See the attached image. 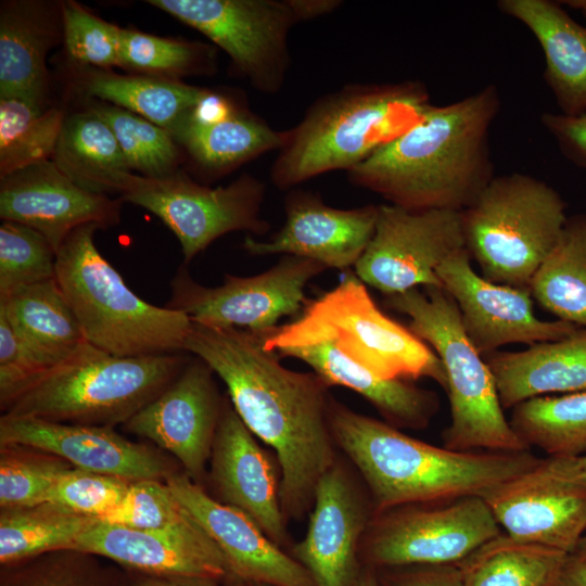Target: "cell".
<instances>
[{
	"instance_id": "d6986e66",
	"label": "cell",
	"mask_w": 586,
	"mask_h": 586,
	"mask_svg": "<svg viewBox=\"0 0 586 586\" xmlns=\"http://www.w3.org/2000/svg\"><path fill=\"white\" fill-rule=\"evenodd\" d=\"M71 550L110 559L139 574L233 579L218 547L189 513L157 530H136L98 520Z\"/></svg>"
},
{
	"instance_id": "5b68a950",
	"label": "cell",
	"mask_w": 586,
	"mask_h": 586,
	"mask_svg": "<svg viewBox=\"0 0 586 586\" xmlns=\"http://www.w3.org/2000/svg\"><path fill=\"white\" fill-rule=\"evenodd\" d=\"M97 225L75 229L56 253L55 279L90 345L117 357L186 353L192 321L139 297L98 251Z\"/></svg>"
},
{
	"instance_id": "f907efd6",
	"label": "cell",
	"mask_w": 586,
	"mask_h": 586,
	"mask_svg": "<svg viewBox=\"0 0 586 586\" xmlns=\"http://www.w3.org/2000/svg\"><path fill=\"white\" fill-rule=\"evenodd\" d=\"M558 586H586V550L568 556Z\"/></svg>"
},
{
	"instance_id": "603a6c76",
	"label": "cell",
	"mask_w": 586,
	"mask_h": 586,
	"mask_svg": "<svg viewBox=\"0 0 586 586\" xmlns=\"http://www.w3.org/2000/svg\"><path fill=\"white\" fill-rule=\"evenodd\" d=\"M119 214V200L79 187L50 160L0 177L1 220L34 228L56 253L75 229L116 225Z\"/></svg>"
},
{
	"instance_id": "cb8c5ba5",
	"label": "cell",
	"mask_w": 586,
	"mask_h": 586,
	"mask_svg": "<svg viewBox=\"0 0 586 586\" xmlns=\"http://www.w3.org/2000/svg\"><path fill=\"white\" fill-rule=\"evenodd\" d=\"M209 477L220 502L250 517L282 547L289 540L272 461L225 397L209 458Z\"/></svg>"
},
{
	"instance_id": "8d00e7d4",
	"label": "cell",
	"mask_w": 586,
	"mask_h": 586,
	"mask_svg": "<svg viewBox=\"0 0 586 586\" xmlns=\"http://www.w3.org/2000/svg\"><path fill=\"white\" fill-rule=\"evenodd\" d=\"M64 120L43 102L0 99V177L52 157Z\"/></svg>"
},
{
	"instance_id": "bcb514c9",
	"label": "cell",
	"mask_w": 586,
	"mask_h": 586,
	"mask_svg": "<svg viewBox=\"0 0 586 586\" xmlns=\"http://www.w3.org/2000/svg\"><path fill=\"white\" fill-rule=\"evenodd\" d=\"M47 367L21 340L8 319L0 314V406L8 405L27 386L44 374Z\"/></svg>"
},
{
	"instance_id": "7a4b0ae2",
	"label": "cell",
	"mask_w": 586,
	"mask_h": 586,
	"mask_svg": "<svg viewBox=\"0 0 586 586\" xmlns=\"http://www.w3.org/2000/svg\"><path fill=\"white\" fill-rule=\"evenodd\" d=\"M495 85L433 105L407 131L347 171L349 181L408 211L461 212L494 178L489 130Z\"/></svg>"
},
{
	"instance_id": "11a10c76",
	"label": "cell",
	"mask_w": 586,
	"mask_h": 586,
	"mask_svg": "<svg viewBox=\"0 0 586 586\" xmlns=\"http://www.w3.org/2000/svg\"><path fill=\"white\" fill-rule=\"evenodd\" d=\"M581 460L583 462V466L584 468L586 469V455L584 456H581ZM586 550V534L584 535V537L582 538L581 543H579V546L577 548V550Z\"/></svg>"
},
{
	"instance_id": "f6af8a7d",
	"label": "cell",
	"mask_w": 586,
	"mask_h": 586,
	"mask_svg": "<svg viewBox=\"0 0 586 586\" xmlns=\"http://www.w3.org/2000/svg\"><path fill=\"white\" fill-rule=\"evenodd\" d=\"M188 517L164 481L140 480L130 483L120 504L100 521L136 530H157Z\"/></svg>"
},
{
	"instance_id": "484cf974",
	"label": "cell",
	"mask_w": 586,
	"mask_h": 586,
	"mask_svg": "<svg viewBox=\"0 0 586 586\" xmlns=\"http://www.w3.org/2000/svg\"><path fill=\"white\" fill-rule=\"evenodd\" d=\"M497 7L525 25L538 41L545 58L544 78L560 113H585L586 26L550 0H500Z\"/></svg>"
},
{
	"instance_id": "d590c367",
	"label": "cell",
	"mask_w": 586,
	"mask_h": 586,
	"mask_svg": "<svg viewBox=\"0 0 586 586\" xmlns=\"http://www.w3.org/2000/svg\"><path fill=\"white\" fill-rule=\"evenodd\" d=\"M509 422L530 448L555 457L586 455V391L523 400Z\"/></svg>"
},
{
	"instance_id": "e575fe53",
	"label": "cell",
	"mask_w": 586,
	"mask_h": 586,
	"mask_svg": "<svg viewBox=\"0 0 586 586\" xmlns=\"http://www.w3.org/2000/svg\"><path fill=\"white\" fill-rule=\"evenodd\" d=\"M86 91L173 135L209 90L161 77L97 73L88 78Z\"/></svg>"
},
{
	"instance_id": "7bdbcfd3",
	"label": "cell",
	"mask_w": 586,
	"mask_h": 586,
	"mask_svg": "<svg viewBox=\"0 0 586 586\" xmlns=\"http://www.w3.org/2000/svg\"><path fill=\"white\" fill-rule=\"evenodd\" d=\"M61 14L65 48L74 61L99 67L120 66L119 27L74 1L64 2Z\"/></svg>"
},
{
	"instance_id": "d6a6232c",
	"label": "cell",
	"mask_w": 586,
	"mask_h": 586,
	"mask_svg": "<svg viewBox=\"0 0 586 586\" xmlns=\"http://www.w3.org/2000/svg\"><path fill=\"white\" fill-rule=\"evenodd\" d=\"M569 555L501 533L459 563L462 586H558Z\"/></svg>"
},
{
	"instance_id": "ffe728a7",
	"label": "cell",
	"mask_w": 586,
	"mask_h": 586,
	"mask_svg": "<svg viewBox=\"0 0 586 586\" xmlns=\"http://www.w3.org/2000/svg\"><path fill=\"white\" fill-rule=\"evenodd\" d=\"M165 482L218 547L233 579L247 586H316L308 571L245 513L213 498L186 473L175 472Z\"/></svg>"
},
{
	"instance_id": "52a82bcc",
	"label": "cell",
	"mask_w": 586,
	"mask_h": 586,
	"mask_svg": "<svg viewBox=\"0 0 586 586\" xmlns=\"http://www.w3.org/2000/svg\"><path fill=\"white\" fill-rule=\"evenodd\" d=\"M186 353L117 357L85 343L47 371L3 413L54 422L111 426L126 423L183 369Z\"/></svg>"
},
{
	"instance_id": "ba28073f",
	"label": "cell",
	"mask_w": 586,
	"mask_h": 586,
	"mask_svg": "<svg viewBox=\"0 0 586 586\" xmlns=\"http://www.w3.org/2000/svg\"><path fill=\"white\" fill-rule=\"evenodd\" d=\"M461 215L464 249L481 276L528 290L568 219L561 194L521 173L494 176Z\"/></svg>"
},
{
	"instance_id": "74e56055",
	"label": "cell",
	"mask_w": 586,
	"mask_h": 586,
	"mask_svg": "<svg viewBox=\"0 0 586 586\" xmlns=\"http://www.w3.org/2000/svg\"><path fill=\"white\" fill-rule=\"evenodd\" d=\"M90 110L112 129L131 170L152 178L175 173L178 150L166 129L113 104H97Z\"/></svg>"
},
{
	"instance_id": "1f68e13d",
	"label": "cell",
	"mask_w": 586,
	"mask_h": 586,
	"mask_svg": "<svg viewBox=\"0 0 586 586\" xmlns=\"http://www.w3.org/2000/svg\"><path fill=\"white\" fill-rule=\"evenodd\" d=\"M530 292L558 320L586 329V213L568 216Z\"/></svg>"
},
{
	"instance_id": "f1b7e54d",
	"label": "cell",
	"mask_w": 586,
	"mask_h": 586,
	"mask_svg": "<svg viewBox=\"0 0 586 586\" xmlns=\"http://www.w3.org/2000/svg\"><path fill=\"white\" fill-rule=\"evenodd\" d=\"M192 158L208 171L224 173L267 152L279 150L285 131L232 105L206 119L190 114L173 132Z\"/></svg>"
},
{
	"instance_id": "8992f818",
	"label": "cell",
	"mask_w": 586,
	"mask_h": 586,
	"mask_svg": "<svg viewBox=\"0 0 586 586\" xmlns=\"http://www.w3.org/2000/svg\"><path fill=\"white\" fill-rule=\"evenodd\" d=\"M383 304L409 318L407 327L444 366L450 410V422L442 433L445 448L531 450L506 418L491 369L467 339L458 307L444 288H415L384 296Z\"/></svg>"
},
{
	"instance_id": "ee69618b",
	"label": "cell",
	"mask_w": 586,
	"mask_h": 586,
	"mask_svg": "<svg viewBox=\"0 0 586 586\" xmlns=\"http://www.w3.org/2000/svg\"><path fill=\"white\" fill-rule=\"evenodd\" d=\"M131 482L71 467L59 476L47 501L100 520L120 504Z\"/></svg>"
},
{
	"instance_id": "7dc6e473",
	"label": "cell",
	"mask_w": 586,
	"mask_h": 586,
	"mask_svg": "<svg viewBox=\"0 0 586 586\" xmlns=\"http://www.w3.org/2000/svg\"><path fill=\"white\" fill-rule=\"evenodd\" d=\"M375 572L379 586H462L459 563L406 565Z\"/></svg>"
},
{
	"instance_id": "8fae6325",
	"label": "cell",
	"mask_w": 586,
	"mask_h": 586,
	"mask_svg": "<svg viewBox=\"0 0 586 586\" xmlns=\"http://www.w3.org/2000/svg\"><path fill=\"white\" fill-rule=\"evenodd\" d=\"M122 200L157 216L178 239L184 264L219 237L234 231L264 235L270 224L260 216L265 187L249 174L211 188L174 173L164 177L130 174Z\"/></svg>"
},
{
	"instance_id": "ac0fdd59",
	"label": "cell",
	"mask_w": 586,
	"mask_h": 586,
	"mask_svg": "<svg viewBox=\"0 0 586 586\" xmlns=\"http://www.w3.org/2000/svg\"><path fill=\"white\" fill-rule=\"evenodd\" d=\"M212 368L189 358L180 373L124 429L170 453L194 482L204 476L224 399Z\"/></svg>"
},
{
	"instance_id": "5bb4252c",
	"label": "cell",
	"mask_w": 586,
	"mask_h": 586,
	"mask_svg": "<svg viewBox=\"0 0 586 586\" xmlns=\"http://www.w3.org/2000/svg\"><path fill=\"white\" fill-rule=\"evenodd\" d=\"M481 497L514 540L572 553L586 534V469L581 457L539 459Z\"/></svg>"
},
{
	"instance_id": "ab89813d",
	"label": "cell",
	"mask_w": 586,
	"mask_h": 586,
	"mask_svg": "<svg viewBox=\"0 0 586 586\" xmlns=\"http://www.w3.org/2000/svg\"><path fill=\"white\" fill-rule=\"evenodd\" d=\"M56 251L34 228L16 221L0 225V297L18 288L55 279Z\"/></svg>"
},
{
	"instance_id": "d4e9b609",
	"label": "cell",
	"mask_w": 586,
	"mask_h": 586,
	"mask_svg": "<svg viewBox=\"0 0 586 586\" xmlns=\"http://www.w3.org/2000/svg\"><path fill=\"white\" fill-rule=\"evenodd\" d=\"M266 349L308 365L330 387L349 388L368 400L383 421L403 430H423L440 409L438 395L405 379H382L337 351L329 341L293 336L277 327L262 332Z\"/></svg>"
},
{
	"instance_id": "4fadbf2b",
	"label": "cell",
	"mask_w": 586,
	"mask_h": 586,
	"mask_svg": "<svg viewBox=\"0 0 586 586\" xmlns=\"http://www.w3.org/2000/svg\"><path fill=\"white\" fill-rule=\"evenodd\" d=\"M221 48L254 88L277 93L290 66L289 0H149Z\"/></svg>"
},
{
	"instance_id": "3957f363",
	"label": "cell",
	"mask_w": 586,
	"mask_h": 586,
	"mask_svg": "<svg viewBox=\"0 0 586 586\" xmlns=\"http://www.w3.org/2000/svg\"><path fill=\"white\" fill-rule=\"evenodd\" d=\"M335 446L365 485L374 513L395 507L482 496L540 458L524 451H457L411 437L331 397Z\"/></svg>"
},
{
	"instance_id": "2e32d148",
	"label": "cell",
	"mask_w": 586,
	"mask_h": 586,
	"mask_svg": "<svg viewBox=\"0 0 586 586\" xmlns=\"http://www.w3.org/2000/svg\"><path fill=\"white\" fill-rule=\"evenodd\" d=\"M373 515L361 480L337 457L316 486L306 534L291 556L316 586H356L362 570L360 545Z\"/></svg>"
},
{
	"instance_id": "44dd1931",
	"label": "cell",
	"mask_w": 586,
	"mask_h": 586,
	"mask_svg": "<svg viewBox=\"0 0 586 586\" xmlns=\"http://www.w3.org/2000/svg\"><path fill=\"white\" fill-rule=\"evenodd\" d=\"M0 444L33 447L58 456L74 468L129 481H165L175 473L158 451L127 440L111 426L2 413Z\"/></svg>"
},
{
	"instance_id": "277c9868",
	"label": "cell",
	"mask_w": 586,
	"mask_h": 586,
	"mask_svg": "<svg viewBox=\"0 0 586 586\" xmlns=\"http://www.w3.org/2000/svg\"><path fill=\"white\" fill-rule=\"evenodd\" d=\"M432 106L420 81L349 84L316 100L285 130L270 168L280 190L333 170H351L415 126Z\"/></svg>"
},
{
	"instance_id": "f5cc1de1",
	"label": "cell",
	"mask_w": 586,
	"mask_h": 586,
	"mask_svg": "<svg viewBox=\"0 0 586 586\" xmlns=\"http://www.w3.org/2000/svg\"><path fill=\"white\" fill-rule=\"evenodd\" d=\"M356 586H379L375 570L369 566H362Z\"/></svg>"
},
{
	"instance_id": "b9f144b4",
	"label": "cell",
	"mask_w": 586,
	"mask_h": 586,
	"mask_svg": "<svg viewBox=\"0 0 586 586\" xmlns=\"http://www.w3.org/2000/svg\"><path fill=\"white\" fill-rule=\"evenodd\" d=\"M204 47L138 30H119L120 65L155 74L180 75L203 66Z\"/></svg>"
},
{
	"instance_id": "e0dca14e",
	"label": "cell",
	"mask_w": 586,
	"mask_h": 586,
	"mask_svg": "<svg viewBox=\"0 0 586 586\" xmlns=\"http://www.w3.org/2000/svg\"><path fill=\"white\" fill-rule=\"evenodd\" d=\"M471 260L461 249L438 266L436 275L458 307L467 339L483 357L508 344L560 340L579 329L537 318L528 289L491 282L474 271Z\"/></svg>"
},
{
	"instance_id": "9a60e30c",
	"label": "cell",
	"mask_w": 586,
	"mask_h": 586,
	"mask_svg": "<svg viewBox=\"0 0 586 586\" xmlns=\"http://www.w3.org/2000/svg\"><path fill=\"white\" fill-rule=\"evenodd\" d=\"M461 249V212L381 204L374 233L354 267L355 275L384 296L415 288H443L436 269Z\"/></svg>"
},
{
	"instance_id": "60d3db41",
	"label": "cell",
	"mask_w": 586,
	"mask_h": 586,
	"mask_svg": "<svg viewBox=\"0 0 586 586\" xmlns=\"http://www.w3.org/2000/svg\"><path fill=\"white\" fill-rule=\"evenodd\" d=\"M92 557L60 550L3 566L0 586H113Z\"/></svg>"
},
{
	"instance_id": "9c48e42d",
	"label": "cell",
	"mask_w": 586,
	"mask_h": 586,
	"mask_svg": "<svg viewBox=\"0 0 586 586\" xmlns=\"http://www.w3.org/2000/svg\"><path fill=\"white\" fill-rule=\"evenodd\" d=\"M293 336L329 341L347 358L382 379L430 378L446 388L435 352L408 327L387 316L353 273L309 300L298 317L278 326Z\"/></svg>"
},
{
	"instance_id": "836d02e7",
	"label": "cell",
	"mask_w": 586,
	"mask_h": 586,
	"mask_svg": "<svg viewBox=\"0 0 586 586\" xmlns=\"http://www.w3.org/2000/svg\"><path fill=\"white\" fill-rule=\"evenodd\" d=\"M98 519L54 502L3 508L0 511V563L13 565L38 556L71 550Z\"/></svg>"
},
{
	"instance_id": "681fc988",
	"label": "cell",
	"mask_w": 586,
	"mask_h": 586,
	"mask_svg": "<svg viewBox=\"0 0 586 586\" xmlns=\"http://www.w3.org/2000/svg\"><path fill=\"white\" fill-rule=\"evenodd\" d=\"M125 586H247L235 579H217L188 576H155L137 573Z\"/></svg>"
},
{
	"instance_id": "db71d44e",
	"label": "cell",
	"mask_w": 586,
	"mask_h": 586,
	"mask_svg": "<svg viewBox=\"0 0 586 586\" xmlns=\"http://www.w3.org/2000/svg\"><path fill=\"white\" fill-rule=\"evenodd\" d=\"M561 3L578 10L586 18V0H568Z\"/></svg>"
},
{
	"instance_id": "f35d334b",
	"label": "cell",
	"mask_w": 586,
	"mask_h": 586,
	"mask_svg": "<svg viewBox=\"0 0 586 586\" xmlns=\"http://www.w3.org/2000/svg\"><path fill=\"white\" fill-rule=\"evenodd\" d=\"M72 466L52 454L0 444V508L46 502L59 476Z\"/></svg>"
},
{
	"instance_id": "4316f807",
	"label": "cell",
	"mask_w": 586,
	"mask_h": 586,
	"mask_svg": "<svg viewBox=\"0 0 586 586\" xmlns=\"http://www.w3.org/2000/svg\"><path fill=\"white\" fill-rule=\"evenodd\" d=\"M504 409L532 397L586 391V329L518 352L484 356Z\"/></svg>"
},
{
	"instance_id": "c3c4849f",
	"label": "cell",
	"mask_w": 586,
	"mask_h": 586,
	"mask_svg": "<svg viewBox=\"0 0 586 586\" xmlns=\"http://www.w3.org/2000/svg\"><path fill=\"white\" fill-rule=\"evenodd\" d=\"M542 123L562 154L576 166L586 169V112L576 116L545 113Z\"/></svg>"
},
{
	"instance_id": "30bf717a",
	"label": "cell",
	"mask_w": 586,
	"mask_h": 586,
	"mask_svg": "<svg viewBox=\"0 0 586 586\" xmlns=\"http://www.w3.org/2000/svg\"><path fill=\"white\" fill-rule=\"evenodd\" d=\"M501 533L481 496L404 505L374 513L360 561L374 570L460 563Z\"/></svg>"
},
{
	"instance_id": "f546056e",
	"label": "cell",
	"mask_w": 586,
	"mask_h": 586,
	"mask_svg": "<svg viewBox=\"0 0 586 586\" xmlns=\"http://www.w3.org/2000/svg\"><path fill=\"white\" fill-rule=\"evenodd\" d=\"M40 3L5 2L0 11V99L43 102L46 55L51 46L48 14Z\"/></svg>"
},
{
	"instance_id": "4dcf8cb0",
	"label": "cell",
	"mask_w": 586,
	"mask_h": 586,
	"mask_svg": "<svg viewBox=\"0 0 586 586\" xmlns=\"http://www.w3.org/2000/svg\"><path fill=\"white\" fill-rule=\"evenodd\" d=\"M52 162L79 187L122 193L131 168L107 124L91 110L65 117Z\"/></svg>"
},
{
	"instance_id": "83f0119b",
	"label": "cell",
	"mask_w": 586,
	"mask_h": 586,
	"mask_svg": "<svg viewBox=\"0 0 586 586\" xmlns=\"http://www.w3.org/2000/svg\"><path fill=\"white\" fill-rule=\"evenodd\" d=\"M0 314L48 370L87 343L56 279L22 286L0 297Z\"/></svg>"
},
{
	"instance_id": "7c38bea8",
	"label": "cell",
	"mask_w": 586,
	"mask_h": 586,
	"mask_svg": "<svg viewBox=\"0 0 586 586\" xmlns=\"http://www.w3.org/2000/svg\"><path fill=\"white\" fill-rule=\"evenodd\" d=\"M326 269L316 260L283 255L264 272L225 273L220 285L209 288L196 282L182 265L170 281L165 307L184 313L195 323L264 332L283 317L301 315L309 301L306 285Z\"/></svg>"
},
{
	"instance_id": "6da1fadb",
	"label": "cell",
	"mask_w": 586,
	"mask_h": 586,
	"mask_svg": "<svg viewBox=\"0 0 586 586\" xmlns=\"http://www.w3.org/2000/svg\"><path fill=\"white\" fill-rule=\"evenodd\" d=\"M184 352L212 368L246 428L275 450L283 512L302 520L339 457L328 420L330 386L313 371L281 365L260 332L192 322Z\"/></svg>"
},
{
	"instance_id": "7402d4cb",
	"label": "cell",
	"mask_w": 586,
	"mask_h": 586,
	"mask_svg": "<svg viewBox=\"0 0 586 586\" xmlns=\"http://www.w3.org/2000/svg\"><path fill=\"white\" fill-rule=\"evenodd\" d=\"M284 213L283 226L269 240L246 235L243 249L252 256L293 255L343 271L355 267L371 241L379 205L340 209L318 193L295 189L284 199Z\"/></svg>"
},
{
	"instance_id": "816d5d0a",
	"label": "cell",
	"mask_w": 586,
	"mask_h": 586,
	"mask_svg": "<svg viewBox=\"0 0 586 586\" xmlns=\"http://www.w3.org/2000/svg\"><path fill=\"white\" fill-rule=\"evenodd\" d=\"M289 2L298 22L329 14L342 3L337 0H289Z\"/></svg>"
}]
</instances>
